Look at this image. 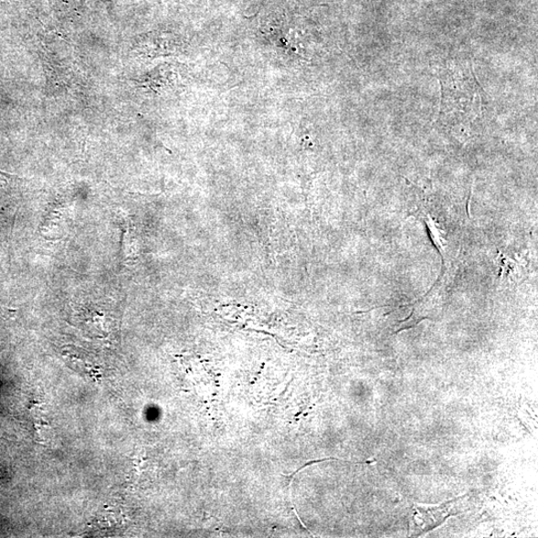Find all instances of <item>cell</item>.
Here are the masks:
<instances>
[{"instance_id": "6da1fadb", "label": "cell", "mask_w": 538, "mask_h": 538, "mask_svg": "<svg viewBox=\"0 0 538 538\" xmlns=\"http://www.w3.org/2000/svg\"><path fill=\"white\" fill-rule=\"evenodd\" d=\"M440 112L437 124L448 127H466L473 123L481 112V87L471 64H454L440 71Z\"/></svg>"}]
</instances>
